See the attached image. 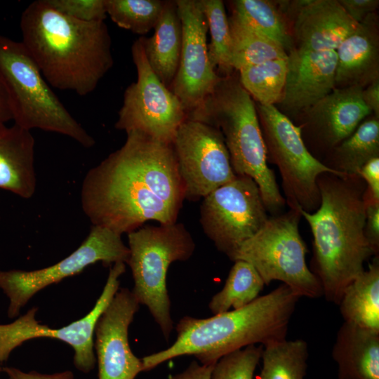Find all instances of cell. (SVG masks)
Listing matches in <instances>:
<instances>
[{
	"instance_id": "3",
	"label": "cell",
	"mask_w": 379,
	"mask_h": 379,
	"mask_svg": "<svg viewBox=\"0 0 379 379\" xmlns=\"http://www.w3.org/2000/svg\"><path fill=\"white\" fill-rule=\"evenodd\" d=\"M317 185L319 208L313 213L300 211L313 237L310 270L325 299L338 305L347 286L364 271V262L376 256L364 233L366 185L359 175L325 173Z\"/></svg>"
},
{
	"instance_id": "25",
	"label": "cell",
	"mask_w": 379,
	"mask_h": 379,
	"mask_svg": "<svg viewBox=\"0 0 379 379\" xmlns=\"http://www.w3.org/2000/svg\"><path fill=\"white\" fill-rule=\"evenodd\" d=\"M375 157H379V118L373 115L333 147L322 163L343 175L352 176Z\"/></svg>"
},
{
	"instance_id": "18",
	"label": "cell",
	"mask_w": 379,
	"mask_h": 379,
	"mask_svg": "<svg viewBox=\"0 0 379 379\" xmlns=\"http://www.w3.org/2000/svg\"><path fill=\"white\" fill-rule=\"evenodd\" d=\"M281 11L293 17L295 48L305 51H335L358 25L338 0L283 1Z\"/></svg>"
},
{
	"instance_id": "11",
	"label": "cell",
	"mask_w": 379,
	"mask_h": 379,
	"mask_svg": "<svg viewBox=\"0 0 379 379\" xmlns=\"http://www.w3.org/2000/svg\"><path fill=\"white\" fill-rule=\"evenodd\" d=\"M267 211L255 182L237 175L203 199L200 222L216 248L232 260L240 246L266 222Z\"/></svg>"
},
{
	"instance_id": "12",
	"label": "cell",
	"mask_w": 379,
	"mask_h": 379,
	"mask_svg": "<svg viewBox=\"0 0 379 379\" xmlns=\"http://www.w3.org/2000/svg\"><path fill=\"white\" fill-rule=\"evenodd\" d=\"M130 251L121 235L100 226H93L82 244L58 262L39 270H0V288L10 303L8 316L17 317L34 294L45 287L80 273L88 266L101 262L104 265L127 263Z\"/></svg>"
},
{
	"instance_id": "6",
	"label": "cell",
	"mask_w": 379,
	"mask_h": 379,
	"mask_svg": "<svg viewBox=\"0 0 379 379\" xmlns=\"http://www.w3.org/2000/svg\"><path fill=\"white\" fill-rule=\"evenodd\" d=\"M0 79L8 93L15 124L69 137L84 147L93 138L54 93L21 41L0 34Z\"/></svg>"
},
{
	"instance_id": "22",
	"label": "cell",
	"mask_w": 379,
	"mask_h": 379,
	"mask_svg": "<svg viewBox=\"0 0 379 379\" xmlns=\"http://www.w3.org/2000/svg\"><path fill=\"white\" fill-rule=\"evenodd\" d=\"M338 379H379V332L343 322L332 352Z\"/></svg>"
},
{
	"instance_id": "1",
	"label": "cell",
	"mask_w": 379,
	"mask_h": 379,
	"mask_svg": "<svg viewBox=\"0 0 379 379\" xmlns=\"http://www.w3.org/2000/svg\"><path fill=\"white\" fill-rule=\"evenodd\" d=\"M86 173L81 185L83 211L93 226L120 235L149 220L175 223L185 189L172 145L136 131Z\"/></svg>"
},
{
	"instance_id": "40",
	"label": "cell",
	"mask_w": 379,
	"mask_h": 379,
	"mask_svg": "<svg viewBox=\"0 0 379 379\" xmlns=\"http://www.w3.org/2000/svg\"><path fill=\"white\" fill-rule=\"evenodd\" d=\"M361 98L372 114L379 118V79L362 89Z\"/></svg>"
},
{
	"instance_id": "16",
	"label": "cell",
	"mask_w": 379,
	"mask_h": 379,
	"mask_svg": "<svg viewBox=\"0 0 379 379\" xmlns=\"http://www.w3.org/2000/svg\"><path fill=\"white\" fill-rule=\"evenodd\" d=\"M140 303L129 289H119L95 328L98 379H135L143 371L142 359L132 352L128 327Z\"/></svg>"
},
{
	"instance_id": "42",
	"label": "cell",
	"mask_w": 379,
	"mask_h": 379,
	"mask_svg": "<svg viewBox=\"0 0 379 379\" xmlns=\"http://www.w3.org/2000/svg\"><path fill=\"white\" fill-rule=\"evenodd\" d=\"M0 364H1V363H0ZM1 367H0V371H1Z\"/></svg>"
},
{
	"instance_id": "13",
	"label": "cell",
	"mask_w": 379,
	"mask_h": 379,
	"mask_svg": "<svg viewBox=\"0 0 379 379\" xmlns=\"http://www.w3.org/2000/svg\"><path fill=\"white\" fill-rule=\"evenodd\" d=\"M124 262L110 267L106 284L93 308L83 318L60 328L39 324L35 319L36 307L29 310L13 322L0 324V363L24 342L36 338H51L69 345L74 351V364L80 371L90 372L96 359L93 335L98 320L111 302L119 287V277L125 272Z\"/></svg>"
},
{
	"instance_id": "28",
	"label": "cell",
	"mask_w": 379,
	"mask_h": 379,
	"mask_svg": "<svg viewBox=\"0 0 379 379\" xmlns=\"http://www.w3.org/2000/svg\"><path fill=\"white\" fill-rule=\"evenodd\" d=\"M228 20L232 37V65L234 71L268 60L287 58V52L277 42L232 16L228 18Z\"/></svg>"
},
{
	"instance_id": "21",
	"label": "cell",
	"mask_w": 379,
	"mask_h": 379,
	"mask_svg": "<svg viewBox=\"0 0 379 379\" xmlns=\"http://www.w3.org/2000/svg\"><path fill=\"white\" fill-rule=\"evenodd\" d=\"M34 139L30 131L14 124L0 126V188L23 198L36 190Z\"/></svg>"
},
{
	"instance_id": "31",
	"label": "cell",
	"mask_w": 379,
	"mask_h": 379,
	"mask_svg": "<svg viewBox=\"0 0 379 379\" xmlns=\"http://www.w3.org/2000/svg\"><path fill=\"white\" fill-rule=\"evenodd\" d=\"M211 41L208 45L210 62L220 77L231 75L232 37L228 18L221 0H201Z\"/></svg>"
},
{
	"instance_id": "37",
	"label": "cell",
	"mask_w": 379,
	"mask_h": 379,
	"mask_svg": "<svg viewBox=\"0 0 379 379\" xmlns=\"http://www.w3.org/2000/svg\"><path fill=\"white\" fill-rule=\"evenodd\" d=\"M359 175L365 183L372 197L379 200V157L366 162L359 171Z\"/></svg>"
},
{
	"instance_id": "33",
	"label": "cell",
	"mask_w": 379,
	"mask_h": 379,
	"mask_svg": "<svg viewBox=\"0 0 379 379\" xmlns=\"http://www.w3.org/2000/svg\"><path fill=\"white\" fill-rule=\"evenodd\" d=\"M262 348L252 345L223 356L213 365L211 379H253Z\"/></svg>"
},
{
	"instance_id": "8",
	"label": "cell",
	"mask_w": 379,
	"mask_h": 379,
	"mask_svg": "<svg viewBox=\"0 0 379 379\" xmlns=\"http://www.w3.org/2000/svg\"><path fill=\"white\" fill-rule=\"evenodd\" d=\"M300 208L269 218L261 229L245 241L232 261L250 263L265 285L280 281L300 298L323 296L320 282L306 262L307 249L299 232Z\"/></svg>"
},
{
	"instance_id": "2",
	"label": "cell",
	"mask_w": 379,
	"mask_h": 379,
	"mask_svg": "<svg viewBox=\"0 0 379 379\" xmlns=\"http://www.w3.org/2000/svg\"><path fill=\"white\" fill-rule=\"evenodd\" d=\"M22 43L48 84L81 96L92 93L114 64L105 21L83 22L36 0L23 11Z\"/></svg>"
},
{
	"instance_id": "35",
	"label": "cell",
	"mask_w": 379,
	"mask_h": 379,
	"mask_svg": "<svg viewBox=\"0 0 379 379\" xmlns=\"http://www.w3.org/2000/svg\"><path fill=\"white\" fill-rule=\"evenodd\" d=\"M365 206V236L375 255L379 252V200L374 199L366 189L364 194Z\"/></svg>"
},
{
	"instance_id": "10",
	"label": "cell",
	"mask_w": 379,
	"mask_h": 379,
	"mask_svg": "<svg viewBox=\"0 0 379 379\" xmlns=\"http://www.w3.org/2000/svg\"><path fill=\"white\" fill-rule=\"evenodd\" d=\"M137 80L125 90L115 128L136 131L162 143L172 145L187 112L178 97L149 66L140 38L131 47Z\"/></svg>"
},
{
	"instance_id": "23",
	"label": "cell",
	"mask_w": 379,
	"mask_h": 379,
	"mask_svg": "<svg viewBox=\"0 0 379 379\" xmlns=\"http://www.w3.org/2000/svg\"><path fill=\"white\" fill-rule=\"evenodd\" d=\"M140 38L149 66L170 88L178 69L182 44V23L176 0L164 1L153 35Z\"/></svg>"
},
{
	"instance_id": "32",
	"label": "cell",
	"mask_w": 379,
	"mask_h": 379,
	"mask_svg": "<svg viewBox=\"0 0 379 379\" xmlns=\"http://www.w3.org/2000/svg\"><path fill=\"white\" fill-rule=\"evenodd\" d=\"M165 1L105 0L107 15L121 28L144 35L154 29Z\"/></svg>"
},
{
	"instance_id": "14",
	"label": "cell",
	"mask_w": 379,
	"mask_h": 379,
	"mask_svg": "<svg viewBox=\"0 0 379 379\" xmlns=\"http://www.w3.org/2000/svg\"><path fill=\"white\" fill-rule=\"evenodd\" d=\"M172 145L185 199H204L237 175L223 136L212 126L187 119Z\"/></svg>"
},
{
	"instance_id": "5",
	"label": "cell",
	"mask_w": 379,
	"mask_h": 379,
	"mask_svg": "<svg viewBox=\"0 0 379 379\" xmlns=\"http://www.w3.org/2000/svg\"><path fill=\"white\" fill-rule=\"evenodd\" d=\"M187 119L220 130L234 172L255 182L267 211L277 214L284 208L286 199L267 165L255 103L242 86L238 72L221 77L213 92L187 114Z\"/></svg>"
},
{
	"instance_id": "26",
	"label": "cell",
	"mask_w": 379,
	"mask_h": 379,
	"mask_svg": "<svg viewBox=\"0 0 379 379\" xmlns=\"http://www.w3.org/2000/svg\"><path fill=\"white\" fill-rule=\"evenodd\" d=\"M230 4L231 16L277 42L287 53L294 48L285 16L274 3L267 0H234Z\"/></svg>"
},
{
	"instance_id": "20",
	"label": "cell",
	"mask_w": 379,
	"mask_h": 379,
	"mask_svg": "<svg viewBox=\"0 0 379 379\" xmlns=\"http://www.w3.org/2000/svg\"><path fill=\"white\" fill-rule=\"evenodd\" d=\"M335 88H365L379 79V19L368 15L335 50Z\"/></svg>"
},
{
	"instance_id": "15",
	"label": "cell",
	"mask_w": 379,
	"mask_h": 379,
	"mask_svg": "<svg viewBox=\"0 0 379 379\" xmlns=\"http://www.w3.org/2000/svg\"><path fill=\"white\" fill-rule=\"evenodd\" d=\"M182 23V44L178 69L170 90L187 114L215 90L221 77L208 52V25L201 0H176Z\"/></svg>"
},
{
	"instance_id": "30",
	"label": "cell",
	"mask_w": 379,
	"mask_h": 379,
	"mask_svg": "<svg viewBox=\"0 0 379 379\" xmlns=\"http://www.w3.org/2000/svg\"><path fill=\"white\" fill-rule=\"evenodd\" d=\"M286 58L268 60L241 68L239 81L253 100L262 105H275L281 100L286 76Z\"/></svg>"
},
{
	"instance_id": "4",
	"label": "cell",
	"mask_w": 379,
	"mask_h": 379,
	"mask_svg": "<svg viewBox=\"0 0 379 379\" xmlns=\"http://www.w3.org/2000/svg\"><path fill=\"white\" fill-rule=\"evenodd\" d=\"M299 299L281 284L240 309L206 319L185 317L176 325L177 337L171 346L142 359L143 371L185 355L213 366L223 356L245 347L285 340Z\"/></svg>"
},
{
	"instance_id": "36",
	"label": "cell",
	"mask_w": 379,
	"mask_h": 379,
	"mask_svg": "<svg viewBox=\"0 0 379 379\" xmlns=\"http://www.w3.org/2000/svg\"><path fill=\"white\" fill-rule=\"evenodd\" d=\"M347 15L357 23L362 22L368 15L375 13L378 0H338Z\"/></svg>"
},
{
	"instance_id": "17",
	"label": "cell",
	"mask_w": 379,
	"mask_h": 379,
	"mask_svg": "<svg viewBox=\"0 0 379 379\" xmlns=\"http://www.w3.org/2000/svg\"><path fill=\"white\" fill-rule=\"evenodd\" d=\"M286 81L280 105L284 111L302 114L335 88V51L297 48L287 53Z\"/></svg>"
},
{
	"instance_id": "29",
	"label": "cell",
	"mask_w": 379,
	"mask_h": 379,
	"mask_svg": "<svg viewBox=\"0 0 379 379\" xmlns=\"http://www.w3.org/2000/svg\"><path fill=\"white\" fill-rule=\"evenodd\" d=\"M262 347L258 379H305L309 357L305 340L285 339Z\"/></svg>"
},
{
	"instance_id": "24",
	"label": "cell",
	"mask_w": 379,
	"mask_h": 379,
	"mask_svg": "<svg viewBox=\"0 0 379 379\" xmlns=\"http://www.w3.org/2000/svg\"><path fill=\"white\" fill-rule=\"evenodd\" d=\"M345 322L379 332V257L345 288L338 304Z\"/></svg>"
},
{
	"instance_id": "9",
	"label": "cell",
	"mask_w": 379,
	"mask_h": 379,
	"mask_svg": "<svg viewBox=\"0 0 379 379\" xmlns=\"http://www.w3.org/2000/svg\"><path fill=\"white\" fill-rule=\"evenodd\" d=\"M264 140L267 160L275 164L282 179V187L290 208L311 213L321 199L317 178L325 173L343 175L315 157L304 142L296 126L275 105L255 104Z\"/></svg>"
},
{
	"instance_id": "41",
	"label": "cell",
	"mask_w": 379,
	"mask_h": 379,
	"mask_svg": "<svg viewBox=\"0 0 379 379\" xmlns=\"http://www.w3.org/2000/svg\"><path fill=\"white\" fill-rule=\"evenodd\" d=\"M13 120L11 102L6 88L0 79V126Z\"/></svg>"
},
{
	"instance_id": "27",
	"label": "cell",
	"mask_w": 379,
	"mask_h": 379,
	"mask_svg": "<svg viewBox=\"0 0 379 379\" xmlns=\"http://www.w3.org/2000/svg\"><path fill=\"white\" fill-rule=\"evenodd\" d=\"M234 262L223 288L212 297L208 304L213 315L248 305L259 297L265 286L250 263L241 260Z\"/></svg>"
},
{
	"instance_id": "39",
	"label": "cell",
	"mask_w": 379,
	"mask_h": 379,
	"mask_svg": "<svg viewBox=\"0 0 379 379\" xmlns=\"http://www.w3.org/2000/svg\"><path fill=\"white\" fill-rule=\"evenodd\" d=\"M213 365H204L193 361L182 372L170 379H211Z\"/></svg>"
},
{
	"instance_id": "7",
	"label": "cell",
	"mask_w": 379,
	"mask_h": 379,
	"mask_svg": "<svg viewBox=\"0 0 379 379\" xmlns=\"http://www.w3.org/2000/svg\"><path fill=\"white\" fill-rule=\"evenodd\" d=\"M129 265L134 281L132 291L145 305L166 340L173 328L166 286L168 267L193 254L195 243L182 223L145 225L128 234Z\"/></svg>"
},
{
	"instance_id": "34",
	"label": "cell",
	"mask_w": 379,
	"mask_h": 379,
	"mask_svg": "<svg viewBox=\"0 0 379 379\" xmlns=\"http://www.w3.org/2000/svg\"><path fill=\"white\" fill-rule=\"evenodd\" d=\"M58 12L83 22L105 21V0H47Z\"/></svg>"
},
{
	"instance_id": "38",
	"label": "cell",
	"mask_w": 379,
	"mask_h": 379,
	"mask_svg": "<svg viewBox=\"0 0 379 379\" xmlns=\"http://www.w3.org/2000/svg\"><path fill=\"white\" fill-rule=\"evenodd\" d=\"M8 379H74L72 371H65L53 374H43L36 371L23 372L14 367H4Z\"/></svg>"
},
{
	"instance_id": "19",
	"label": "cell",
	"mask_w": 379,
	"mask_h": 379,
	"mask_svg": "<svg viewBox=\"0 0 379 379\" xmlns=\"http://www.w3.org/2000/svg\"><path fill=\"white\" fill-rule=\"evenodd\" d=\"M362 88H335L302 113L306 131L318 145L331 150L372 113L361 98Z\"/></svg>"
}]
</instances>
